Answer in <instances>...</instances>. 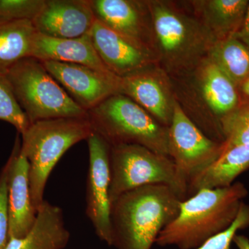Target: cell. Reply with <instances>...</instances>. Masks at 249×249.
Listing matches in <instances>:
<instances>
[{
	"label": "cell",
	"mask_w": 249,
	"mask_h": 249,
	"mask_svg": "<svg viewBox=\"0 0 249 249\" xmlns=\"http://www.w3.org/2000/svg\"><path fill=\"white\" fill-rule=\"evenodd\" d=\"M248 193L241 182L196 192L181 201L178 217L160 232L155 244L160 247L197 249L232 225Z\"/></svg>",
	"instance_id": "obj_1"
},
{
	"label": "cell",
	"mask_w": 249,
	"mask_h": 249,
	"mask_svg": "<svg viewBox=\"0 0 249 249\" xmlns=\"http://www.w3.org/2000/svg\"><path fill=\"white\" fill-rule=\"evenodd\" d=\"M182 200L165 185H147L122 195L111 204L112 246L151 249L160 232L178 217Z\"/></svg>",
	"instance_id": "obj_2"
},
{
	"label": "cell",
	"mask_w": 249,
	"mask_h": 249,
	"mask_svg": "<svg viewBox=\"0 0 249 249\" xmlns=\"http://www.w3.org/2000/svg\"><path fill=\"white\" fill-rule=\"evenodd\" d=\"M158 55L159 65L168 74L193 73L209 56L215 38L194 15L168 1H147Z\"/></svg>",
	"instance_id": "obj_3"
},
{
	"label": "cell",
	"mask_w": 249,
	"mask_h": 249,
	"mask_svg": "<svg viewBox=\"0 0 249 249\" xmlns=\"http://www.w3.org/2000/svg\"><path fill=\"white\" fill-rule=\"evenodd\" d=\"M93 133L88 116L36 121L21 135V150L29 161L31 198L36 211L45 201L47 181L62 156Z\"/></svg>",
	"instance_id": "obj_4"
},
{
	"label": "cell",
	"mask_w": 249,
	"mask_h": 249,
	"mask_svg": "<svg viewBox=\"0 0 249 249\" xmlns=\"http://www.w3.org/2000/svg\"><path fill=\"white\" fill-rule=\"evenodd\" d=\"M88 116L93 132L109 146L135 144L169 157L168 127L125 95H113L88 111Z\"/></svg>",
	"instance_id": "obj_5"
},
{
	"label": "cell",
	"mask_w": 249,
	"mask_h": 249,
	"mask_svg": "<svg viewBox=\"0 0 249 249\" xmlns=\"http://www.w3.org/2000/svg\"><path fill=\"white\" fill-rule=\"evenodd\" d=\"M6 76L30 124L56 118L88 117V112L73 101L40 60L23 58Z\"/></svg>",
	"instance_id": "obj_6"
},
{
	"label": "cell",
	"mask_w": 249,
	"mask_h": 249,
	"mask_svg": "<svg viewBox=\"0 0 249 249\" xmlns=\"http://www.w3.org/2000/svg\"><path fill=\"white\" fill-rule=\"evenodd\" d=\"M111 204L119 196L147 185L170 187L183 200L187 186L178 176L173 160L135 144L113 145L109 149Z\"/></svg>",
	"instance_id": "obj_7"
},
{
	"label": "cell",
	"mask_w": 249,
	"mask_h": 249,
	"mask_svg": "<svg viewBox=\"0 0 249 249\" xmlns=\"http://www.w3.org/2000/svg\"><path fill=\"white\" fill-rule=\"evenodd\" d=\"M169 157L180 181L186 185L209 168L222 155L224 142L208 137L192 121L176 99L168 127Z\"/></svg>",
	"instance_id": "obj_8"
},
{
	"label": "cell",
	"mask_w": 249,
	"mask_h": 249,
	"mask_svg": "<svg viewBox=\"0 0 249 249\" xmlns=\"http://www.w3.org/2000/svg\"><path fill=\"white\" fill-rule=\"evenodd\" d=\"M87 141L89 163L87 179L86 214L98 237L108 245L112 246L109 196L110 146L95 132Z\"/></svg>",
	"instance_id": "obj_9"
},
{
	"label": "cell",
	"mask_w": 249,
	"mask_h": 249,
	"mask_svg": "<svg viewBox=\"0 0 249 249\" xmlns=\"http://www.w3.org/2000/svg\"><path fill=\"white\" fill-rule=\"evenodd\" d=\"M47 71L87 112L116 93H120V78L78 64L42 61Z\"/></svg>",
	"instance_id": "obj_10"
},
{
	"label": "cell",
	"mask_w": 249,
	"mask_h": 249,
	"mask_svg": "<svg viewBox=\"0 0 249 249\" xmlns=\"http://www.w3.org/2000/svg\"><path fill=\"white\" fill-rule=\"evenodd\" d=\"M90 2L97 20L137 45L151 51L158 58L147 1L90 0Z\"/></svg>",
	"instance_id": "obj_11"
},
{
	"label": "cell",
	"mask_w": 249,
	"mask_h": 249,
	"mask_svg": "<svg viewBox=\"0 0 249 249\" xmlns=\"http://www.w3.org/2000/svg\"><path fill=\"white\" fill-rule=\"evenodd\" d=\"M120 93L133 100L163 125L173 120L174 97L168 73L159 64L120 78Z\"/></svg>",
	"instance_id": "obj_12"
},
{
	"label": "cell",
	"mask_w": 249,
	"mask_h": 249,
	"mask_svg": "<svg viewBox=\"0 0 249 249\" xmlns=\"http://www.w3.org/2000/svg\"><path fill=\"white\" fill-rule=\"evenodd\" d=\"M89 34L101 60L109 71L119 78L159 64L158 58L151 51L137 45L96 19Z\"/></svg>",
	"instance_id": "obj_13"
},
{
	"label": "cell",
	"mask_w": 249,
	"mask_h": 249,
	"mask_svg": "<svg viewBox=\"0 0 249 249\" xmlns=\"http://www.w3.org/2000/svg\"><path fill=\"white\" fill-rule=\"evenodd\" d=\"M7 163L9 238H20L30 231L36 221L37 211L31 198L29 161L21 150L19 134Z\"/></svg>",
	"instance_id": "obj_14"
},
{
	"label": "cell",
	"mask_w": 249,
	"mask_h": 249,
	"mask_svg": "<svg viewBox=\"0 0 249 249\" xmlns=\"http://www.w3.org/2000/svg\"><path fill=\"white\" fill-rule=\"evenodd\" d=\"M95 21L90 0H45L32 24L42 35L71 39L88 34Z\"/></svg>",
	"instance_id": "obj_15"
},
{
	"label": "cell",
	"mask_w": 249,
	"mask_h": 249,
	"mask_svg": "<svg viewBox=\"0 0 249 249\" xmlns=\"http://www.w3.org/2000/svg\"><path fill=\"white\" fill-rule=\"evenodd\" d=\"M30 57L40 61L78 64L106 73H112L100 58L89 33L77 38H55L36 31L33 38Z\"/></svg>",
	"instance_id": "obj_16"
},
{
	"label": "cell",
	"mask_w": 249,
	"mask_h": 249,
	"mask_svg": "<svg viewBox=\"0 0 249 249\" xmlns=\"http://www.w3.org/2000/svg\"><path fill=\"white\" fill-rule=\"evenodd\" d=\"M194 71L202 97L221 130V119L241 105L238 88L209 57Z\"/></svg>",
	"instance_id": "obj_17"
},
{
	"label": "cell",
	"mask_w": 249,
	"mask_h": 249,
	"mask_svg": "<svg viewBox=\"0 0 249 249\" xmlns=\"http://www.w3.org/2000/svg\"><path fill=\"white\" fill-rule=\"evenodd\" d=\"M70 239L61 208L45 200L30 231L20 238L10 237L6 249H64Z\"/></svg>",
	"instance_id": "obj_18"
},
{
	"label": "cell",
	"mask_w": 249,
	"mask_h": 249,
	"mask_svg": "<svg viewBox=\"0 0 249 249\" xmlns=\"http://www.w3.org/2000/svg\"><path fill=\"white\" fill-rule=\"evenodd\" d=\"M195 16L217 41L232 37L240 29L249 0H196L190 1Z\"/></svg>",
	"instance_id": "obj_19"
},
{
	"label": "cell",
	"mask_w": 249,
	"mask_h": 249,
	"mask_svg": "<svg viewBox=\"0 0 249 249\" xmlns=\"http://www.w3.org/2000/svg\"><path fill=\"white\" fill-rule=\"evenodd\" d=\"M249 168V145H238L224 150L209 168L188 183L187 197L202 189L227 188Z\"/></svg>",
	"instance_id": "obj_20"
},
{
	"label": "cell",
	"mask_w": 249,
	"mask_h": 249,
	"mask_svg": "<svg viewBox=\"0 0 249 249\" xmlns=\"http://www.w3.org/2000/svg\"><path fill=\"white\" fill-rule=\"evenodd\" d=\"M36 33L31 21L0 19V74L6 75L19 60L30 57Z\"/></svg>",
	"instance_id": "obj_21"
},
{
	"label": "cell",
	"mask_w": 249,
	"mask_h": 249,
	"mask_svg": "<svg viewBox=\"0 0 249 249\" xmlns=\"http://www.w3.org/2000/svg\"><path fill=\"white\" fill-rule=\"evenodd\" d=\"M208 57L238 89L249 78V49L235 37L216 41Z\"/></svg>",
	"instance_id": "obj_22"
},
{
	"label": "cell",
	"mask_w": 249,
	"mask_h": 249,
	"mask_svg": "<svg viewBox=\"0 0 249 249\" xmlns=\"http://www.w3.org/2000/svg\"><path fill=\"white\" fill-rule=\"evenodd\" d=\"M224 138V150L238 145H249V105L241 104L219 121Z\"/></svg>",
	"instance_id": "obj_23"
},
{
	"label": "cell",
	"mask_w": 249,
	"mask_h": 249,
	"mask_svg": "<svg viewBox=\"0 0 249 249\" xmlns=\"http://www.w3.org/2000/svg\"><path fill=\"white\" fill-rule=\"evenodd\" d=\"M0 121L12 124L20 135L31 124L18 103L6 75L3 74H0Z\"/></svg>",
	"instance_id": "obj_24"
},
{
	"label": "cell",
	"mask_w": 249,
	"mask_h": 249,
	"mask_svg": "<svg viewBox=\"0 0 249 249\" xmlns=\"http://www.w3.org/2000/svg\"><path fill=\"white\" fill-rule=\"evenodd\" d=\"M45 0H0V19L33 22Z\"/></svg>",
	"instance_id": "obj_25"
},
{
	"label": "cell",
	"mask_w": 249,
	"mask_h": 249,
	"mask_svg": "<svg viewBox=\"0 0 249 249\" xmlns=\"http://www.w3.org/2000/svg\"><path fill=\"white\" fill-rule=\"evenodd\" d=\"M249 227V205L242 203L240 211L231 226L214 236L196 249H231V245L238 231Z\"/></svg>",
	"instance_id": "obj_26"
},
{
	"label": "cell",
	"mask_w": 249,
	"mask_h": 249,
	"mask_svg": "<svg viewBox=\"0 0 249 249\" xmlns=\"http://www.w3.org/2000/svg\"><path fill=\"white\" fill-rule=\"evenodd\" d=\"M7 162L0 173V249H6L9 240V220L7 204Z\"/></svg>",
	"instance_id": "obj_27"
},
{
	"label": "cell",
	"mask_w": 249,
	"mask_h": 249,
	"mask_svg": "<svg viewBox=\"0 0 249 249\" xmlns=\"http://www.w3.org/2000/svg\"><path fill=\"white\" fill-rule=\"evenodd\" d=\"M232 37L240 40L249 49V4L242 26Z\"/></svg>",
	"instance_id": "obj_28"
},
{
	"label": "cell",
	"mask_w": 249,
	"mask_h": 249,
	"mask_svg": "<svg viewBox=\"0 0 249 249\" xmlns=\"http://www.w3.org/2000/svg\"><path fill=\"white\" fill-rule=\"evenodd\" d=\"M241 98V104L249 105V78L245 80L239 88Z\"/></svg>",
	"instance_id": "obj_29"
},
{
	"label": "cell",
	"mask_w": 249,
	"mask_h": 249,
	"mask_svg": "<svg viewBox=\"0 0 249 249\" xmlns=\"http://www.w3.org/2000/svg\"><path fill=\"white\" fill-rule=\"evenodd\" d=\"M232 242L238 249H249V239L245 235H235Z\"/></svg>",
	"instance_id": "obj_30"
}]
</instances>
